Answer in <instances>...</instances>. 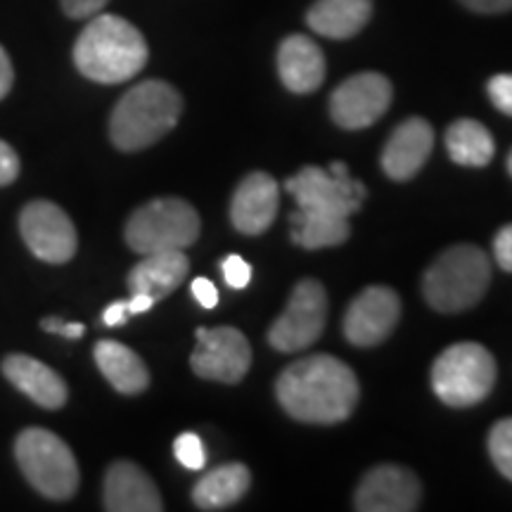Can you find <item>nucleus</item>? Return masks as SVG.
I'll return each instance as SVG.
<instances>
[{"instance_id":"11","label":"nucleus","mask_w":512,"mask_h":512,"mask_svg":"<svg viewBox=\"0 0 512 512\" xmlns=\"http://www.w3.org/2000/svg\"><path fill=\"white\" fill-rule=\"evenodd\" d=\"M252 366V347L238 328H200L190 368L197 377L211 382L238 384Z\"/></svg>"},{"instance_id":"26","label":"nucleus","mask_w":512,"mask_h":512,"mask_svg":"<svg viewBox=\"0 0 512 512\" xmlns=\"http://www.w3.org/2000/svg\"><path fill=\"white\" fill-rule=\"evenodd\" d=\"M489 453L503 477L512 482V418L498 420L489 434Z\"/></svg>"},{"instance_id":"5","label":"nucleus","mask_w":512,"mask_h":512,"mask_svg":"<svg viewBox=\"0 0 512 512\" xmlns=\"http://www.w3.org/2000/svg\"><path fill=\"white\" fill-rule=\"evenodd\" d=\"M15 460L41 496L50 501H67L79 489L81 475L72 448L55 432L27 427L15 439Z\"/></svg>"},{"instance_id":"27","label":"nucleus","mask_w":512,"mask_h":512,"mask_svg":"<svg viewBox=\"0 0 512 512\" xmlns=\"http://www.w3.org/2000/svg\"><path fill=\"white\" fill-rule=\"evenodd\" d=\"M174 456L185 470H202L207 463V453H204L202 439L195 432H183L174 441Z\"/></svg>"},{"instance_id":"10","label":"nucleus","mask_w":512,"mask_h":512,"mask_svg":"<svg viewBox=\"0 0 512 512\" xmlns=\"http://www.w3.org/2000/svg\"><path fill=\"white\" fill-rule=\"evenodd\" d=\"M19 233L29 252L46 264H67L79 249V235L69 214L48 200H34L22 209Z\"/></svg>"},{"instance_id":"33","label":"nucleus","mask_w":512,"mask_h":512,"mask_svg":"<svg viewBox=\"0 0 512 512\" xmlns=\"http://www.w3.org/2000/svg\"><path fill=\"white\" fill-rule=\"evenodd\" d=\"M41 328L46 332H53V335L67 337V339H81L83 332H86V328H83L81 323H67V320H62L60 316L43 318Z\"/></svg>"},{"instance_id":"8","label":"nucleus","mask_w":512,"mask_h":512,"mask_svg":"<svg viewBox=\"0 0 512 512\" xmlns=\"http://www.w3.org/2000/svg\"><path fill=\"white\" fill-rule=\"evenodd\" d=\"M285 190L292 192L299 209L328 211V214L349 216L358 211L368 190L361 181L349 176L347 164L332 162L330 169L304 166L297 176L287 178Z\"/></svg>"},{"instance_id":"28","label":"nucleus","mask_w":512,"mask_h":512,"mask_svg":"<svg viewBox=\"0 0 512 512\" xmlns=\"http://www.w3.org/2000/svg\"><path fill=\"white\" fill-rule=\"evenodd\" d=\"M221 271L226 285L233 287V290H245L249 280H252V266H249L240 254H228L226 259L221 261Z\"/></svg>"},{"instance_id":"6","label":"nucleus","mask_w":512,"mask_h":512,"mask_svg":"<svg viewBox=\"0 0 512 512\" xmlns=\"http://www.w3.org/2000/svg\"><path fill=\"white\" fill-rule=\"evenodd\" d=\"M200 214L181 197H157L128 216L124 238L138 254L188 249L200 238Z\"/></svg>"},{"instance_id":"32","label":"nucleus","mask_w":512,"mask_h":512,"mask_svg":"<svg viewBox=\"0 0 512 512\" xmlns=\"http://www.w3.org/2000/svg\"><path fill=\"white\" fill-rule=\"evenodd\" d=\"M494 256L503 271L512 273V223L501 228L494 238Z\"/></svg>"},{"instance_id":"38","label":"nucleus","mask_w":512,"mask_h":512,"mask_svg":"<svg viewBox=\"0 0 512 512\" xmlns=\"http://www.w3.org/2000/svg\"><path fill=\"white\" fill-rule=\"evenodd\" d=\"M155 304H157L155 299L147 297V294H133V297L126 302V306H128V316H133V313H145V311H150Z\"/></svg>"},{"instance_id":"14","label":"nucleus","mask_w":512,"mask_h":512,"mask_svg":"<svg viewBox=\"0 0 512 512\" xmlns=\"http://www.w3.org/2000/svg\"><path fill=\"white\" fill-rule=\"evenodd\" d=\"M422 486L411 470L377 465L358 484L354 508L361 512H411L420 508Z\"/></svg>"},{"instance_id":"2","label":"nucleus","mask_w":512,"mask_h":512,"mask_svg":"<svg viewBox=\"0 0 512 512\" xmlns=\"http://www.w3.org/2000/svg\"><path fill=\"white\" fill-rule=\"evenodd\" d=\"M76 69L95 83H124L150 60L145 36L119 15H95L74 43Z\"/></svg>"},{"instance_id":"35","label":"nucleus","mask_w":512,"mask_h":512,"mask_svg":"<svg viewBox=\"0 0 512 512\" xmlns=\"http://www.w3.org/2000/svg\"><path fill=\"white\" fill-rule=\"evenodd\" d=\"M460 3L472 12H482V15H498V12L512 10V0H460Z\"/></svg>"},{"instance_id":"21","label":"nucleus","mask_w":512,"mask_h":512,"mask_svg":"<svg viewBox=\"0 0 512 512\" xmlns=\"http://www.w3.org/2000/svg\"><path fill=\"white\" fill-rule=\"evenodd\" d=\"M93 358L105 380L119 394H143L150 387V370L145 361L126 344L114 342V339H100L93 349Z\"/></svg>"},{"instance_id":"22","label":"nucleus","mask_w":512,"mask_h":512,"mask_svg":"<svg viewBox=\"0 0 512 512\" xmlns=\"http://www.w3.org/2000/svg\"><path fill=\"white\" fill-rule=\"evenodd\" d=\"M373 15V0H316L306 12V22L318 36L347 41L356 36Z\"/></svg>"},{"instance_id":"17","label":"nucleus","mask_w":512,"mask_h":512,"mask_svg":"<svg viewBox=\"0 0 512 512\" xmlns=\"http://www.w3.org/2000/svg\"><path fill=\"white\" fill-rule=\"evenodd\" d=\"M105 510L110 512H162V494L150 475L131 460H117L107 467L105 489H102Z\"/></svg>"},{"instance_id":"25","label":"nucleus","mask_w":512,"mask_h":512,"mask_svg":"<svg viewBox=\"0 0 512 512\" xmlns=\"http://www.w3.org/2000/svg\"><path fill=\"white\" fill-rule=\"evenodd\" d=\"M448 157L460 166H486L494 159L496 143L489 128L475 119H458L446 131Z\"/></svg>"},{"instance_id":"24","label":"nucleus","mask_w":512,"mask_h":512,"mask_svg":"<svg viewBox=\"0 0 512 512\" xmlns=\"http://www.w3.org/2000/svg\"><path fill=\"white\" fill-rule=\"evenodd\" d=\"M349 219L328 211L297 209L292 214V240L304 249H325L347 242Z\"/></svg>"},{"instance_id":"29","label":"nucleus","mask_w":512,"mask_h":512,"mask_svg":"<svg viewBox=\"0 0 512 512\" xmlns=\"http://www.w3.org/2000/svg\"><path fill=\"white\" fill-rule=\"evenodd\" d=\"M486 93L498 112L512 117V74H496L486 83Z\"/></svg>"},{"instance_id":"9","label":"nucleus","mask_w":512,"mask_h":512,"mask_svg":"<svg viewBox=\"0 0 512 512\" xmlns=\"http://www.w3.org/2000/svg\"><path fill=\"white\" fill-rule=\"evenodd\" d=\"M328 320V292L318 280H299L285 311L268 330V344L280 354L309 349L323 335Z\"/></svg>"},{"instance_id":"15","label":"nucleus","mask_w":512,"mask_h":512,"mask_svg":"<svg viewBox=\"0 0 512 512\" xmlns=\"http://www.w3.org/2000/svg\"><path fill=\"white\" fill-rule=\"evenodd\" d=\"M280 207V188L273 176L254 171L242 178L230 200V221L242 235H261L271 228Z\"/></svg>"},{"instance_id":"31","label":"nucleus","mask_w":512,"mask_h":512,"mask_svg":"<svg viewBox=\"0 0 512 512\" xmlns=\"http://www.w3.org/2000/svg\"><path fill=\"white\" fill-rule=\"evenodd\" d=\"M110 0H60L64 15L72 19L95 17Z\"/></svg>"},{"instance_id":"36","label":"nucleus","mask_w":512,"mask_h":512,"mask_svg":"<svg viewBox=\"0 0 512 512\" xmlns=\"http://www.w3.org/2000/svg\"><path fill=\"white\" fill-rule=\"evenodd\" d=\"M12 86H15V67H12L10 55L0 46V100L8 98Z\"/></svg>"},{"instance_id":"19","label":"nucleus","mask_w":512,"mask_h":512,"mask_svg":"<svg viewBox=\"0 0 512 512\" xmlns=\"http://www.w3.org/2000/svg\"><path fill=\"white\" fill-rule=\"evenodd\" d=\"M278 74L287 91L306 95L318 91L325 79V57L309 36H287L278 48Z\"/></svg>"},{"instance_id":"16","label":"nucleus","mask_w":512,"mask_h":512,"mask_svg":"<svg viewBox=\"0 0 512 512\" xmlns=\"http://www.w3.org/2000/svg\"><path fill=\"white\" fill-rule=\"evenodd\" d=\"M434 147V128L430 121L411 117L394 128L384 145L380 164L382 171L392 181H411L425 166L427 157L432 155Z\"/></svg>"},{"instance_id":"7","label":"nucleus","mask_w":512,"mask_h":512,"mask_svg":"<svg viewBox=\"0 0 512 512\" xmlns=\"http://www.w3.org/2000/svg\"><path fill=\"white\" fill-rule=\"evenodd\" d=\"M496 384V361L477 342H460L441 351L432 366V389L446 406L470 408L482 403Z\"/></svg>"},{"instance_id":"1","label":"nucleus","mask_w":512,"mask_h":512,"mask_svg":"<svg viewBox=\"0 0 512 512\" xmlns=\"http://www.w3.org/2000/svg\"><path fill=\"white\" fill-rule=\"evenodd\" d=\"M358 380L347 363L316 354L294 361L275 382V396L287 415L311 425H335L354 413Z\"/></svg>"},{"instance_id":"4","label":"nucleus","mask_w":512,"mask_h":512,"mask_svg":"<svg viewBox=\"0 0 512 512\" xmlns=\"http://www.w3.org/2000/svg\"><path fill=\"white\" fill-rule=\"evenodd\" d=\"M491 283V261L475 245H453L422 275V294L439 313H460L482 302Z\"/></svg>"},{"instance_id":"18","label":"nucleus","mask_w":512,"mask_h":512,"mask_svg":"<svg viewBox=\"0 0 512 512\" xmlns=\"http://www.w3.org/2000/svg\"><path fill=\"white\" fill-rule=\"evenodd\" d=\"M0 370H3L5 380H8L12 387L19 389L22 394H27L36 406L46 408V411H57V408H62L69 399L67 382L57 375V370L46 366V363L38 361L34 356H5Z\"/></svg>"},{"instance_id":"30","label":"nucleus","mask_w":512,"mask_h":512,"mask_svg":"<svg viewBox=\"0 0 512 512\" xmlns=\"http://www.w3.org/2000/svg\"><path fill=\"white\" fill-rule=\"evenodd\" d=\"M19 171H22L19 155L8 143H5V140H0V188H3V185L15 183Z\"/></svg>"},{"instance_id":"37","label":"nucleus","mask_w":512,"mask_h":512,"mask_svg":"<svg viewBox=\"0 0 512 512\" xmlns=\"http://www.w3.org/2000/svg\"><path fill=\"white\" fill-rule=\"evenodd\" d=\"M128 318V306L126 302H114L105 309L102 313V323L107 325V328H117V325H124Z\"/></svg>"},{"instance_id":"34","label":"nucleus","mask_w":512,"mask_h":512,"mask_svg":"<svg viewBox=\"0 0 512 512\" xmlns=\"http://www.w3.org/2000/svg\"><path fill=\"white\" fill-rule=\"evenodd\" d=\"M190 290L195 294V299L200 302L202 309H214V306L219 304V290H216V285L211 283L209 278H195Z\"/></svg>"},{"instance_id":"12","label":"nucleus","mask_w":512,"mask_h":512,"mask_svg":"<svg viewBox=\"0 0 512 512\" xmlns=\"http://www.w3.org/2000/svg\"><path fill=\"white\" fill-rule=\"evenodd\" d=\"M392 83L377 72L349 76L335 88L330 98V114L337 126L361 131L373 126L392 105Z\"/></svg>"},{"instance_id":"23","label":"nucleus","mask_w":512,"mask_h":512,"mask_svg":"<svg viewBox=\"0 0 512 512\" xmlns=\"http://www.w3.org/2000/svg\"><path fill=\"white\" fill-rule=\"evenodd\" d=\"M252 475L247 465L228 463L204 475L192 489V501L200 510H223L247 494Z\"/></svg>"},{"instance_id":"20","label":"nucleus","mask_w":512,"mask_h":512,"mask_svg":"<svg viewBox=\"0 0 512 512\" xmlns=\"http://www.w3.org/2000/svg\"><path fill=\"white\" fill-rule=\"evenodd\" d=\"M190 273V259L185 256L183 249H174V252H155L145 254L143 261L128 273V290L131 294H147L155 302L169 297L183 285V280Z\"/></svg>"},{"instance_id":"3","label":"nucleus","mask_w":512,"mask_h":512,"mask_svg":"<svg viewBox=\"0 0 512 512\" xmlns=\"http://www.w3.org/2000/svg\"><path fill=\"white\" fill-rule=\"evenodd\" d=\"M183 112V98L171 83L150 79L128 88L114 105L110 140L121 152H140L174 131Z\"/></svg>"},{"instance_id":"13","label":"nucleus","mask_w":512,"mask_h":512,"mask_svg":"<svg viewBox=\"0 0 512 512\" xmlns=\"http://www.w3.org/2000/svg\"><path fill=\"white\" fill-rule=\"evenodd\" d=\"M401 316L399 294L392 287H366L344 313V337L354 347H377L392 335Z\"/></svg>"},{"instance_id":"39","label":"nucleus","mask_w":512,"mask_h":512,"mask_svg":"<svg viewBox=\"0 0 512 512\" xmlns=\"http://www.w3.org/2000/svg\"><path fill=\"white\" fill-rule=\"evenodd\" d=\"M508 171H510V176H512V150H510V155H508Z\"/></svg>"}]
</instances>
